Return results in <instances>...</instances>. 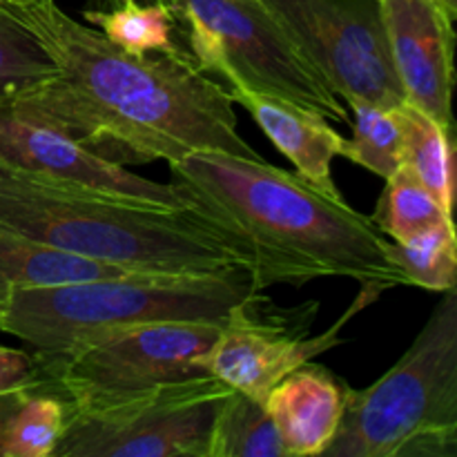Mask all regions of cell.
Wrapping results in <instances>:
<instances>
[{
    "label": "cell",
    "instance_id": "obj_15",
    "mask_svg": "<svg viewBox=\"0 0 457 457\" xmlns=\"http://www.w3.org/2000/svg\"><path fill=\"white\" fill-rule=\"evenodd\" d=\"M129 275L128 270L76 257L0 223V315L18 288L71 284Z\"/></svg>",
    "mask_w": 457,
    "mask_h": 457
},
{
    "label": "cell",
    "instance_id": "obj_18",
    "mask_svg": "<svg viewBox=\"0 0 457 457\" xmlns=\"http://www.w3.org/2000/svg\"><path fill=\"white\" fill-rule=\"evenodd\" d=\"M205 457H286L263 402L230 391L214 415Z\"/></svg>",
    "mask_w": 457,
    "mask_h": 457
},
{
    "label": "cell",
    "instance_id": "obj_21",
    "mask_svg": "<svg viewBox=\"0 0 457 457\" xmlns=\"http://www.w3.org/2000/svg\"><path fill=\"white\" fill-rule=\"evenodd\" d=\"M67 402L38 384L22 397L4 431L3 457H54L67 428Z\"/></svg>",
    "mask_w": 457,
    "mask_h": 457
},
{
    "label": "cell",
    "instance_id": "obj_20",
    "mask_svg": "<svg viewBox=\"0 0 457 457\" xmlns=\"http://www.w3.org/2000/svg\"><path fill=\"white\" fill-rule=\"evenodd\" d=\"M348 105L353 110V137L348 141L344 138L339 156L388 179L402 168L404 129L400 107L366 101H351Z\"/></svg>",
    "mask_w": 457,
    "mask_h": 457
},
{
    "label": "cell",
    "instance_id": "obj_28",
    "mask_svg": "<svg viewBox=\"0 0 457 457\" xmlns=\"http://www.w3.org/2000/svg\"><path fill=\"white\" fill-rule=\"evenodd\" d=\"M442 4H445L446 9H449L451 13H453V16H457V0H440Z\"/></svg>",
    "mask_w": 457,
    "mask_h": 457
},
{
    "label": "cell",
    "instance_id": "obj_9",
    "mask_svg": "<svg viewBox=\"0 0 457 457\" xmlns=\"http://www.w3.org/2000/svg\"><path fill=\"white\" fill-rule=\"evenodd\" d=\"M259 3L339 98L384 107L404 103L388 54L379 0Z\"/></svg>",
    "mask_w": 457,
    "mask_h": 457
},
{
    "label": "cell",
    "instance_id": "obj_2",
    "mask_svg": "<svg viewBox=\"0 0 457 457\" xmlns=\"http://www.w3.org/2000/svg\"><path fill=\"white\" fill-rule=\"evenodd\" d=\"M170 174L190 195V208L235 239L257 293L346 277L361 288L409 286L391 239L346 201L330 199L302 177L263 159L192 152Z\"/></svg>",
    "mask_w": 457,
    "mask_h": 457
},
{
    "label": "cell",
    "instance_id": "obj_3",
    "mask_svg": "<svg viewBox=\"0 0 457 457\" xmlns=\"http://www.w3.org/2000/svg\"><path fill=\"white\" fill-rule=\"evenodd\" d=\"M0 223L76 257L143 275L245 266L235 239L195 208L67 190L3 170Z\"/></svg>",
    "mask_w": 457,
    "mask_h": 457
},
{
    "label": "cell",
    "instance_id": "obj_23",
    "mask_svg": "<svg viewBox=\"0 0 457 457\" xmlns=\"http://www.w3.org/2000/svg\"><path fill=\"white\" fill-rule=\"evenodd\" d=\"M54 62L9 4L0 3V98L52 74Z\"/></svg>",
    "mask_w": 457,
    "mask_h": 457
},
{
    "label": "cell",
    "instance_id": "obj_4",
    "mask_svg": "<svg viewBox=\"0 0 457 457\" xmlns=\"http://www.w3.org/2000/svg\"><path fill=\"white\" fill-rule=\"evenodd\" d=\"M257 293L245 266L208 275H129L18 288L0 315V333L25 342L40 369L125 328L156 321L223 324Z\"/></svg>",
    "mask_w": 457,
    "mask_h": 457
},
{
    "label": "cell",
    "instance_id": "obj_25",
    "mask_svg": "<svg viewBox=\"0 0 457 457\" xmlns=\"http://www.w3.org/2000/svg\"><path fill=\"white\" fill-rule=\"evenodd\" d=\"M29 388H18V391H4L0 393V457H3V442H4V431H7V424L12 420V415L16 413V409L21 406L22 397Z\"/></svg>",
    "mask_w": 457,
    "mask_h": 457
},
{
    "label": "cell",
    "instance_id": "obj_27",
    "mask_svg": "<svg viewBox=\"0 0 457 457\" xmlns=\"http://www.w3.org/2000/svg\"><path fill=\"white\" fill-rule=\"evenodd\" d=\"M110 3H112V0H110ZM110 3H107V4H110ZM145 3H161V4H165L168 9H174V7H177L179 0H145Z\"/></svg>",
    "mask_w": 457,
    "mask_h": 457
},
{
    "label": "cell",
    "instance_id": "obj_14",
    "mask_svg": "<svg viewBox=\"0 0 457 457\" xmlns=\"http://www.w3.org/2000/svg\"><path fill=\"white\" fill-rule=\"evenodd\" d=\"M228 92L232 103L244 105L272 145L295 165L297 177L324 196L344 199L333 179V163L342 154L344 137L326 116L245 87H228Z\"/></svg>",
    "mask_w": 457,
    "mask_h": 457
},
{
    "label": "cell",
    "instance_id": "obj_13",
    "mask_svg": "<svg viewBox=\"0 0 457 457\" xmlns=\"http://www.w3.org/2000/svg\"><path fill=\"white\" fill-rule=\"evenodd\" d=\"M348 388L342 378L312 360L286 375L268 393L263 404L286 457L326 453L342 424Z\"/></svg>",
    "mask_w": 457,
    "mask_h": 457
},
{
    "label": "cell",
    "instance_id": "obj_8",
    "mask_svg": "<svg viewBox=\"0 0 457 457\" xmlns=\"http://www.w3.org/2000/svg\"><path fill=\"white\" fill-rule=\"evenodd\" d=\"M221 324L156 321L110 335L43 369L45 386L67 406L143 391L159 384L212 378L208 355Z\"/></svg>",
    "mask_w": 457,
    "mask_h": 457
},
{
    "label": "cell",
    "instance_id": "obj_19",
    "mask_svg": "<svg viewBox=\"0 0 457 457\" xmlns=\"http://www.w3.org/2000/svg\"><path fill=\"white\" fill-rule=\"evenodd\" d=\"M382 195H379L370 221L386 239L402 244L422 232L433 230L445 223H453V214L446 212L431 192L404 168L384 179Z\"/></svg>",
    "mask_w": 457,
    "mask_h": 457
},
{
    "label": "cell",
    "instance_id": "obj_29",
    "mask_svg": "<svg viewBox=\"0 0 457 457\" xmlns=\"http://www.w3.org/2000/svg\"><path fill=\"white\" fill-rule=\"evenodd\" d=\"M105 3H110V0H105Z\"/></svg>",
    "mask_w": 457,
    "mask_h": 457
},
{
    "label": "cell",
    "instance_id": "obj_1",
    "mask_svg": "<svg viewBox=\"0 0 457 457\" xmlns=\"http://www.w3.org/2000/svg\"><path fill=\"white\" fill-rule=\"evenodd\" d=\"M38 38L54 71L7 101L120 165L223 152L259 161L239 134L235 103L192 54L132 56L56 0L12 7Z\"/></svg>",
    "mask_w": 457,
    "mask_h": 457
},
{
    "label": "cell",
    "instance_id": "obj_12",
    "mask_svg": "<svg viewBox=\"0 0 457 457\" xmlns=\"http://www.w3.org/2000/svg\"><path fill=\"white\" fill-rule=\"evenodd\" d=\"M379 13L404 103L453 128L455 16L440 0H379Z\"/></svg>",
    "mask_w": 457,
    "mask_h": 457
},
{
    "label": "cell",
    "instance_id": "obj_17",
    "mask_svg": "<svg viewBox=\"0 0 457 457\" xmlns=\"http://www.w3.org/2000/svg\"><path fill=\"white\" fill-rule=\"evenodd\" d=\"M404 147H402V168L413 174L433 199L449 214H453L455 199V143L453 128L437 123L433 116L418 107L400 105Z\"/></svg>",
    "mask_w": 457,
    "mask_h": 457
},
{
    "label": "cell",
    "instance_id": "obj_6",
    "mask_svg": "<svg viewBox=\"0 0 457 457\" xmlns=\"http://www.w3.org/2000/svg\"><path fill=\"white\" fill-rule=\"evenodd\" d=\"M196 65L228 87L297 103L346 123L348 112L259 0H179L172 9Z\"/></svg>",
    "mask_w": 457,
    "mask_h": 457
},
{
    "label": "cell",
    "instance_id": "obj_24",
    "mask_svg": "<svg viewBox=\"0 0 457 457\" xmlns=\"http://www.w3.org/2000/svg\"><path fill=\"white\" fill-rule=\"evenodd\" d=\"M43 382V369L34 353L0 346V393L34 388Z\"/></svg>",
    "mask_w": 457,
    "mask_h": 457
},
{
    "label": "cell",
    "instance_id": "obj_26",
    "mask_svg": "<svg viewBox=\"0 0 457 457\" xmlns=\"http://www.w3.org/2000/svg\"><path fill=\"white\" fill-rule=\"evenodd\" d=\"M0 3L9 4V7H25V4L38 3V0H0Z\"/></svg>",
    "mask_w": 457,
    "mask_h": 457
},
{
    "label": "cell",
    "instance_id": "obj_16",
    "mask_svg": "<svg viewBox=\"0 0 457 457\" xmlns=\"http://www.w3.org/2000/svg\"><path fill=\"white\" fill-rule=\"evenodd\" d=\"M85 21L101 31L112 45L132 56L154 52L190 54L181 22L161 3L112 0L107 9H87Z\"/></svg>",
    "mask_w": 457,
    "mask_h": 457
},
{
    "label": "cell",
    "instance_id": "obj_22",
    "mask_svg": "<svg viewBox=\"0 0 457 457\" xmlns=\"http://www.w3.org/2000/svg\"><path fill=\"white\" fill-rule=\"evenodd\" d=\"M393 244V259L402 268L406 284L445 293L457 281V239L453 223H445L402 244Z\"/></svg>",
    "mask_w": 457,
    "mask_h": 457
},
{
    "label": "cell",
    "instance_id": "obj_5",
    "mask_svg": "<svg viewBox=\"0 0 457 457\" xmlns=\"http://www.w3.org/2000/svg\"><path fill=\"white\" fill-rule=\"evenodd\" d=\"M326 457L457 455V295L440 303L409 351L370 386L348 388Z\"/></svg>",
    "mask_w": 457,
    "mask_h": 457
},
{
    "label": "cell",
    "instance_id": "obj_11",
    "mask_svg": "<svg viewBox=\"0 0 457 457\" xmlns=\"http://www.w3.org/2000/svg\"><path fill=\"white\" fill-rule=\"evenodd\" d=\"M0 170L67 190L163 208H190V195L174 181L161 183L129 172L96 154L70 134L25 114L0 98Z\"/></svg>",
    "mask_w": 457,
    "mask_h": 457
},
{
    "label": "cell",
    "instance_id": "obj_7",
    "mask_svg": "<svg viewBox=\"0 0 457 457\" xmlns=\"http://www.w3.org/2000/svg\"><path fill=\"white\" fill-rule=\"evenodd\" d=\"M230 391L217 378H196L67 406L54 457H205Z\"/></svg>",
    "mask_w": 457,
    "mask_h": 457
},
{
    "label": "cell",
    "instance_id": "obj_10",
    "mask_svg": "<svg viewBox=\"0 0 457 457\" xmlns=\"http://www.w3.org/2000/svg\"><path fill=\"white\" fill-rule=\"evenodd\" d=\"M379 295L378 288H361L342 320L317 337H308L320 312L317 302L279 306L262 293L248 295L223 320L208 355V373L232 391L263 402L286 375L346 342L339 335L344 324Z\"/></svg>",
    "mask_w": 457,
    "mask_h": 457
}]
</instances>
